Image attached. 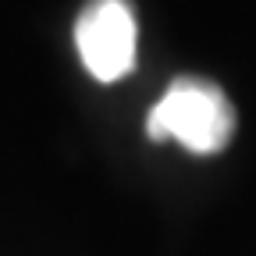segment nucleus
Listing matches in <instances>:
<instances>
[{
    "instance_id": "f257e3e1",
    "label": "nucleus",
    "mask_w": 256,
    "mask_h": 256,
    "mask_svg": "<svg viewBox=\"0 0 256 256\" xmlns=\"http://www.w3.org/2000/svg\"><path fill=\"white\" fill-rule=\"evenodd\" d=\"M146 136L153 142L174 139L188 153H220L235 136V107L206 78L182 75L168 86V92L153 104L146 118Z\"/></svg>"
},
{
    "instance_id": "f03ea898",
    "label": "nucleus",
    "mask_w": 256,
    "mask_h": 256,
    "mask_svg": "<svg viewBox=\"0 0 256 256\" xmlns=\"http://www.w3.org/2000/svg\"><path fill=\"white\" fill-rule=\"evenodd\" d=\"M136 14L128 0H89L75 22V46L86 72L100 82H118L136 68Z\"/></svg>"
}]
</instances>
